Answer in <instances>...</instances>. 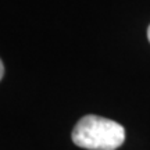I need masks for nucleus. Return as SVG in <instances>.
I'll list each match as a JSON object with an SVG mask.
<instances>
[{
    "label": "nucleus",
    "instance_id": "nucleus-1",
    "mask_svg": "<svg viewBox=\"0 0 150 150\" xmlns=\"http://www.w3.org/2000/svg\"><path fill=\"white\" fill-rule=\"evenodd\" d=\"M125 140V129L121 124L99 115H85L72 131V142L88 150H115Z\"/></svg>",
    "mask_w": 150,
    "mask_h": 150
},
{
    "label": "nucleus",
    "instance_id": "nucleus-3",
    "mask_svg": "<svg viewBox=\"0 0 150 150\" xmlns=\"http://www.w3.org/2000/svg\"><path fill=\"white\" fill-rule=\"evenodd\" d=\"M147 39H149V42H150V27H149V29H147Z\"/></svg>",
    "mask_w": 150,
    "mask_h": 150
},
{
    "label": "nucleus",
    "instance_id": "nucleus-2",
    "mask_svg": "<svg viewBox=\"0 0 150 150\" xmlns=\"http://www.w3.org/2000/svg\"><path fill=\"white\" fill-rule=\"evenodd\" d=\"M3 75H4V65L1 63V60H0V81L3 78Z\"/></svg>",
    "mask_w": 150,
    "mask_h": 150
}]
</instances>
